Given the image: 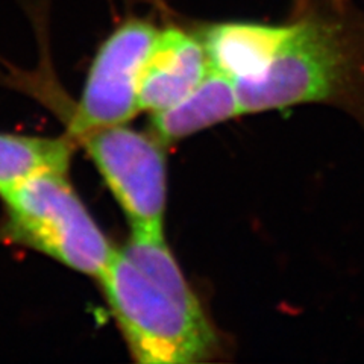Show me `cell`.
I'll return each mask as SVG.
<instances>
[{"instance_id": "cell-1", "label": "cell", "mask_w": 364, "mask_h": 364, "mask_svg": "<svg viewBox=\"0 0 364 364\" xmlns=\"http://www.w3.org/2000/svg\"><path fill=\"white\" fill-rule=\"evenodd\" d=\"M234 84L243 114L323 104L364 131V9L352 0H291L264 70Z\"/></svg>"}, {"instance_id": "cell-6", "label": "cell", "mask_w": 364, "mask_h": 364, "mask_svg": "<svg viewBox=\"0 0 364 364\" xmlns=\"http://www.w3.org/2000/svg\"><path fill=\"white\" fill-rule=\"evenodd\" d=\"M210 70L211 63L199 36L176 26L159 29L140 77V111L158 112L173 107Z\"/></svg>"}, {"instance_id": "cell-5", "label": "cell", "mask_w": 364, "mask_h": 364, "mask_svg": "<svg viewBox=\"0 0 364 364\" xmlns=\"http://www.w3.org/2000/svg\"><path fill=\"white\" fill-rule=\"evenodd\" d=\"M158 31L151 20L129 17L100 44L67 122L73 141L87 131L128 123L140 111V77Z\"/></svg>"}, {"instance_id": "cell-7", "label": "cell", "mask_w": 364, "mask_h": 364, "mask_svg": "<svg viewBox=\"0 0 364 364\" xmlns=\"http://www.w3.org/2000/svg\"><path fill=\"white\" fill-rule=\"evenodd\" d=\"M242 114L234 81L211 67L188 96L173 107L152 112L151 127L156 139L168 146Z\"/></svg>"}, {"instance_id": "cell-8", "label": "cell", "mask_w": 364, "mask_h": 364, "mask_svg": "<svg viewBox=\"0 0 364 364\" xmlns=\"http://www.w3.org/2000/svg\"><path fill=\"white\" fill-rule=\"evenodd\" d=\"M75 141L63 136L0 132V196L44 172H68Z\"/></svg>"}, {"instance_id": "cell-4", "label": "cell", "mask_w": 364, "mask_h": 364, "mask_svg": "<svg viewBox=\"0 0 364 364\" xmlns=\"http://www.w3.org/2000/svg\"><path fill=\"white\" fill-rule=\"evenodd\" d=\"M112 196L131 223L132 232L164 234L167 203L166 144L151 134L124 124L79 135Z\"/></svg>"}, {"instance_id": "cell-3", "label": "cell", "mask_w": 364, "mask_h": 364, "mask_svg": "<svg viewBox=\"0 0 364 364\" xmlns=\"http://www.w3.org/2000/svg\"><path fill=\"white\" fill-rule=\"evenodd\" d=\"M67 173L36 175L0 196L5 202L0 238L99 279L116 247L77 196Z\"/></svg>"}, {"instance_id": "cell-2", "label": "cell", "mask_w": 364, "mask_h": 364, "mask_svg": "<svg viewBox=\"0 0 364 364\" xmlns=\"http://www.w3.org/2000/svg\"><path fill=\"white\" fill-rule=\"evenodd\" d=\"M135 361L195 364L219 352V336L164 234L132 232L97 279Z\"/></svg>"}]
</instances>
